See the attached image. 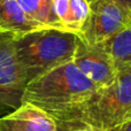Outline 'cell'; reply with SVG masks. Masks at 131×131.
I'll return each instance as SVG.
<instances>
[{"label": "cell", "instance_id": "1", "mask_svg": "<svg viewBox=\"0 0 131 131\" xmlns=\"http://www.w3.org/2000/svg\"><path fill=\"white\" fill-rule=\"evenodd\" d=\"M99 90L74 62L61 64L36 77L25 86L22 104L40 108L57 122L70 129H78L79 115Z\"/></svg>", "mask_w": 131, "mask_h": 131}, {"label": "cell", "instance_id": "2", "mask_svg": "<svg viewBox=\"0 0 131 131\" xmlns=\"http://www.w3.org/2000/svg\"><path fill=\"white\" fill-rule=\"evenodd\" d=\"M14 38L15 57L28 83L61 64L72 62L78 35L43 28Z\"/></svg>", "mask_w": 131, "mask_h": 131}, {"label": "cell", "instance_id": "3", "mask_svg": "<svg viewBox=\"0 0 131 131\" xmlns=\"http://www.w3.org/2000/svg\"><path fill=\"white\" fill-rule=\"evenodd\" d=\"M131 122V69L118 70L111 85L99 89L79 115L78 129L114 131Z\"/></svg>", "mask_w": 131, "mask_h": 131}, {"label": "cell", "instance_id": "4", "mask_svg": "<svg viewBox=\"0 0 131 131\" xmlns=\"http://www.w3.org/2000/svg\"><path fill=\"white\" fill-rule=\"evenodd\" d=\"M131 25V9L116 0L90 2V14L78 36L91 45L104 44Z\"/></svg>", "mask_w": 131, "mask_h": 131}, {"label": "cell", "instance_id": "5", "mask_svg": "<svg viewBox=\"0 0 131 131\" xmlns=\"http://www.w3.org/2000/svg\"><path fill=\"white\" fill-rule=\"evenodd\" d=\"M28 81L15 57L14 38L0 36V113L22 105Z\"/></svg>", "mask_w": 131, "mask_h": 131}, {"label": "cell", "instance_id": "6", "mask_svg": "<svg viewBox=\"0 0 131 131\" xmlns=\"http://www.w3.org/2000/svg\"><path fill=\"white\" fill-rule=\"evenodd\" d=\"M72 62L82 74L99 89L111 85L117 75L114 60L105 48L104 44L91 45L79 36Z\"/></svg>", "mask_w": 131, "mask_h": 131}, {"label": "cell", "instance_id": "7", "mask_svg": "<svg viewBox=\"0 0 131 131\" xmlns=\"http://www.w3.org/2000/svg\"><path fill=\"white\" fill-rule=\"evenodd\" d=\"M57 128L48 114L27 102L0 117V131H55Z\"/></svg>", "mask_w": 131, "mask_h": 131}, {"label": "cell", "instance_id": "8", "mask_svg": "<svg viewBox=\"0 0 131 131\" xmlns=\"http://www.w3.org/2000/svg\"><path fill=\"white\" fill-rule=\"evenodd\" d=\"M43 28L23 12L17 0H0V36L18 37Z\"/></svg>", "mask_w": 131, "mask_h": 131}, {"label": "cell", "instance_id": "9", "mask_svg": "<svg viewBox=\"0 0 131 131\" xmlns=\"http://www.w3.org/2000/svg\"><path fill=\"white\" fill-rule=\"evenodd\" d=\"M21 8L32 21L45 28L62 29L53 10V0H17Z\"/></svg>", "mask_w": 131, "mask_h": 131}, {"label": "cell", "instance_id": "10", "mask_svg": "<svg viewBox=\"0 0 131 131\" xmlns=\"http://www.w3.org/2000/svg\"><path fill=\"white\" fill-rule=\"evenodd\" d=\"M116 69H131V25L104 43Z\"/></svg>", "mask_w": 131, "mask_h": 131}, {"label": "cell", "instance_id": "11", "mask_svg": "<svg viewBox=\"0 0 131 131\" xmlns=\"http://www.w3.org/2000/svg\"><path fill=\"white\" fill-rule=\"evenodd\" d=\"M90 14V2L88 0H69V20L67 30L78 35Z\"/></svg>", "mask_w": 131, "mask_h": 131}, {"label": "cell", "instance_id": "12", "mask_svg": "<svg viewBox=\"0 0 131 131\" xmlns=\"http://www.w3.org/2000/svg\"><path fill=\"white\" fill-rule=\"evenodd\" d=\"M53 10L62 28L67 30L69 20V0H53Z\"/></svg>", "mask_w": 131, "mask_h": 131}, {"label": "cell", "instance_id": "13", "mask_svg": "<svg viewBox=\"0 0 131 131\" xmlns=\"http://www.w3.org/2000/svg\"><path fill=\"white\" fill-rule=\"evenodd\" d=\"M114 131H131V122H128L125 124L121 125L120 128H117V129Z\"/></svg>", "mask_w": 131, "mask_h": 131}, {"label": "cell", "instance_id": "14", "mask_svg": "<svg viewBox=\"0 0 131 131\" xmlns=\"http://www.w3.org/2000/svg\"><path fill=\"white\" fill-rule=\"evenodd\" d=\"M72 129H70V128L66 127V125H58L57 130L55 131H71Z\"/></svg>", "mask_w": 131, "mask_h": 131}, {"label": "cell", "instance_id": "15", "mask_svg": "<svg viewBox=\"0 0 131 131\" xmlns=\"http://www.w3.org/2000/svg\"><path fill=\"white\" fill-rule=\"evenodd\" d=\"M116 1L121 2L122 5H124V6L129 7V8L131 9V0H116Z\"/></svg>", "mask_w": 131, "mask_h": 131}, {"label": "cell", "instance_id": "16", "mask_svg": "<svg viewBox=\"0 0 131 131\" xmlns=\"http://www.w3.org/2000/svg\"><path fill=\"white\" fill-rule=\"evenodd\" d=\"M71 131H93V130L88 129V128H81V129H75V130H71Z\"/></svg>", "mask_w": 131, "mask_h": 131}, {"label": "cell", "instance_id": "17", "mask_svg": "<svg viewBox=\"0 0 131 131\" xmlns=\"http://www.w3.org/2000/svg\"><path fill=\"white\" fill-rule=\"evenodd\" d=\"M89 2H93V1H95V0H88Z\"/></svg>", "mask_w": 131, "mask_h": 131}]
</instances>
